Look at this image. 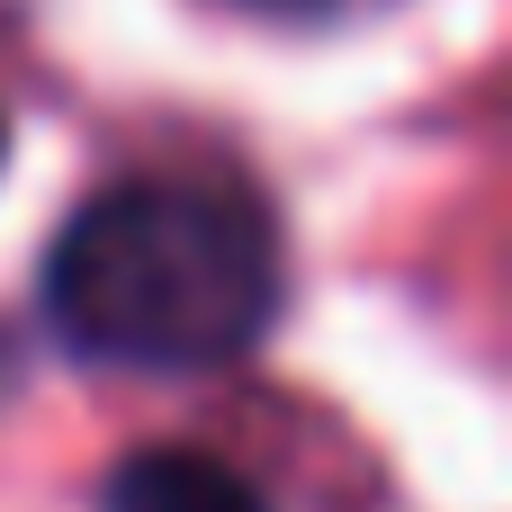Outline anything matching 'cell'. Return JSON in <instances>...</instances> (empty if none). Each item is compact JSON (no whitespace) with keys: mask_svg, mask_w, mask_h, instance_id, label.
<instances>
[{"mask_svg":"<svg viewBox=\"0 0 512 512\" xmlns=\"http://www.w3.org/2000/svg\"><path fill=\"white\" fill-rule=\"evenodd\" d=\"M45 315L99 369H225L279 315V234L243 189L117 180L54 234Z\"/></svg>","mask_w":512,"mask_h":512,"instance_id":"cell-1","label":"cell"},{"mask_svg":"<svg viewBox=\"0 0 512 512\" xmlns=\"http://www.w3.org/2000/svg\"><path fill=\"white\" fill-rule=\"evenodd\" d=\"M99 512H270L261 486L207 450H135L108 468Z\"/></svg>","mask_w":512,"mask_h":512,"instance_id":"cell-2","label":"cell"},{"mask_svg":"<svg viewBox=\"0 0 512 512\" xmlns=\"http://www.w3.org/2000/svg\"><path fill=\"white\" fill-rule=\"evenodd\" d=\"M225 9L279 18V27H324V18H351V9H369V0H225Z\"/></svg>","mask_w":512,"mask_h":512,"instance_id":"cell-3","label":"cell"}]
</instances>
